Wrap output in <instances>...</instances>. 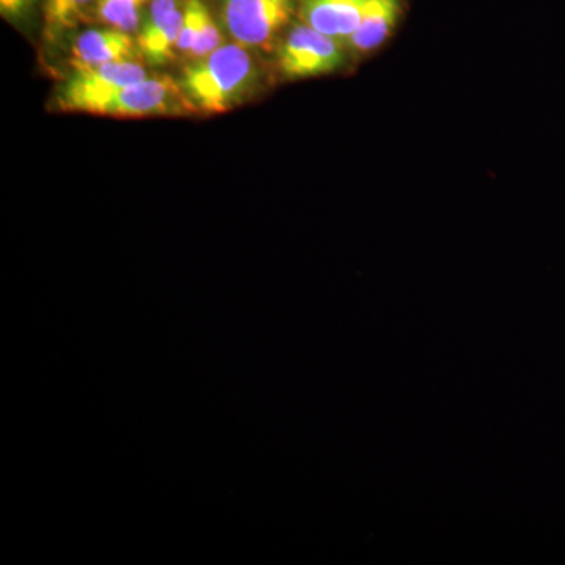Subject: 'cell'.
I'll return each instance as SVG.
<instances>
[{
  "instance_id": "6da1fadb",
  "label": "cell",
  "mask_w": 565,
  "mask_h": 565,
  "mask_svg": "<svg viewBox=\"0 0 565 565\" xmlns=\"http://www.w3.org/2000/svg\"><path fill=\"white\" fill-rule=\"evenodd\" d=\"M255 76L250 55L239 44H226L182 71L181 90L195 109L222 114L239 103Z\"/></svg>"
},
{
  "instance_id": "7a4b0ae2",
  "label": "cell",
  "mask_w": 565,
  "mask_h": 565,
  "mask_svg": "<svg viewBox=\"0 0 565 565\" xmlns=\"http://www.w3.org/2000/svg\"><path fill=\"white\" fill-rule=\"evenodd\" d=\"M147 79L139 63L117 62L102 66H76L58 96L63 110L98 115L121 88Z\"/></svg>"
},
{
  "instance_id": "3957f363",
  "label": "cell",
  "mask_w": 565,
  "mask_h": 565,
  "mask_svg": "<svg viewBox=\"0 0 565 565\" xmlns=\"http://www.w3.org/2000/svg\"><path fill=\"white\" fill-rule=\"evenodd\" d=\"M343 63V52L333 36L323 35L310 25L294 28L278 52V66L289 79L333 73Z\"/></svg>"
},
{
  "instance_id": "277c9868",
  "label": "cell",
  "mask_w": 565,
  "mask_h": 565,
  "mask_svg": "<svg viewBox=\"0 0 565 565\" xmlns=\"http://www.w3.org/2000/svg\"><path fill=\"white\" fill-rule=\"evenodd\" d=\"M292 13L291 0H225L226 28L245 46L267 43Z\"/></svg>"
},
{
  "instance_id": "5b68a950",
  "label": "cell",
  "mask_w": 565,
  "mask_h": 565,
  "mask_svg": "<svg viewBox=\"0 0 565 565\" xmlns=\"http://www.w3.org/2000/svg\"><path fill=\"white\" fill-rule=\"evenodd\" d=\"M182 104H189L180 85L169 77L145 79L121 88L98 115L107 117H158L181 114Z\"/></svg>"
},
{
  "instance_id": "8992f818",
  "label": "cell",
  "mask_w": 565,
  "mask_h": 565,
  "mask_svg": "<svg viewBox=\"0 0 565 565\" xmlns=\"http://www.w3.org/2000/svg\"><path fill=\"white\" fill-rule=\"evenodd\" d=\"M184 22V11L177 0H152L150 13L139 35V50L148 62L162 65L169 62L177 47Z\"/></svg>"
},
{
  "instance_id": "52a82bcc",
  "label": "cell",
  "mask_w": 565,
  "mask_h": 565,
  "mask_svg": "<svg viewBox=\"0 0 565 565\" xmlns=\"http://www.w3.org/2000/svg\"><path fill=\"white\" fill-rule=\"evenodd\" d=\"M366 0H303L305 24L333 39H351L359 29Z\"/></svg>"
},
{
  "instance_id": "ba28073f",
  "label": "cell",
  "mask_w": 565,
  "mask_h": 565,
  "mask_svg": "<svg viewBox=\"0 0 565 565\" xmlns=\"http://www.w3.org/2000/svg\"><path fill=\"white\" fill-rule=\"evenodd\" d=\"M136 44L128 32L118 29L87 31L82 33L73 47L76 66H102L107 63L128 62L136 57Z\"/></svg>"
},
{
  "instance_id": "9c48e42d",
  "label": "cell",
  "mask_w": 565,
  "mask_h": 565,
  "mask_svg": "<svg viewBox=\"0 0 565 565\" xmlns=\"http://www.w3.org/2000/svg\"><path fill=\"white\" fill-rule=\"evenodd\" d=\"M399 0H366L359 29L353 32L351 46L359 52L377 50L396 25Z\"/></svg>"
},
{
  "instance_id": "30bf717a",
  "label": "cell",
  "mask_w": 565,
  "mask_h": 565,
  "mask_svg": "<svg viewBox=\"0 0 565 565\" xmlns=\"http://www.w3.org/2000/svg\"><path fill=\"white\" fill-rule=\"evenodd\" d=\"M98 0H44V20L52 32L76 28Z\"/></svg>"
},
{
  "instance_id": "8fae6325",
  "label": "cell",
  "mask_w": 565,
  "mask_h": 565,
  "mask_svg": "<svg viewBox=\"0 0 565 565\" xmlns=\"http://www.w3.org/2000/svg\"><path fill=\"white\" fill-rule=\"evenodd\" d=\"M147 0H98V13L104 22L122 32L136 31L140 10Z\"/></svg>"
},
{
  "instance_id": "7c38bea8",
  "label": "cell",
  "mask_w": 565,
  "mask_h": 565,
  "mask_svg": "<svg viewBox=\"0 0 565 565\" xmlns=\"http://www.w3.org/2000/svg\"><path fill=\"white\" fill-rule=\"evenodd\" d=\"M221 32H218L217 24L212 20L210 11L203 6L202 14H200V31L196 36L195 46H193L192 54L196 57H206L211 52L221 47Z\"/></svg>"
},
{
  "instance_id": "4fadbf2b",
  "label": "cell",
  "mask_w": 565,
  "mask_h": 565,
  "mask_svg": "<svg viewBox=\"0 0 565 565\" xmlns=\"http://www.w3.org/2000/svg\"><path fill=\"white\" fill-rule=\"evenodd\" d=\"M202 0H189L184 9V22L178 40L177 50L182 52H192L195 46L196 36L200 31V14H202Z\"/></svg>"
},
{
  "instance_id": "5bb4252c",
  "label": "cell",
  "mask_w": 565,
  "mask_h": 565,
  "mask_svg": "<svg viewBox=\"0 0 565 565\" xmlns=\"http://www.w3.org/2000/svg\"><path fill=\"white\" fill-rule=\"evenodd\" d=\"M25 2L28 0H0V10H2L3 14H18L22 9H24Z\"/></svg>"
}]
</instances>
